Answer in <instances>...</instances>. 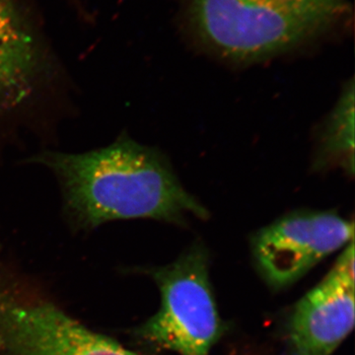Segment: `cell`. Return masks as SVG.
Segmentation results:
<instances>
[{"label":"cell","instance_id":"6da1fadb","mask_svg":"<svg viewBox=\"0 0 355 355\" xmlns=\"http://www.w3.org/2000/svg\"><path fill=\"white\" fill-rule=\"evenodd\" d=\"M32 161L55 175L65 212L79 228L133 218L184 225L209 216L162 153L127 135L88 153L44 151Z\"/></svg>","mask_w":355,"mask_h":355},{"label":"cell","instance_id":"7a4b0ae2","mask_svg":"<svg viewBox=\"0 0 355 355\" xmlns=\"http://www.w3.org/2000/svg\"><path fill=\"white\" fill-rule=\"evenodd\" d=\"M343 0H191L193 31L229 62H263L319 38L347 15Z\"/></svg>","mask_w":355,"mask_h":355},{"label":"cell","instance_id":"3957f363","mask_svg":"<svg viewBox=\"0 0 355 355\" xmlns=\"http://www.w3.org/2000/svg\"><path fill=\"white\" fill-rule=\"evenodd\" d=\"M161 295L155 315L135 330L142 345L180 355H209L223 333L205 248L195 245L153 272Z\"/></svg>","mask_w":355,"mask_h":355},{"label":"cell","instance_id":"277c9868","mask_svg":"<svg viewBox=\"0 0 355 355\" xmlns=\"http://www.w3.org/2000/svg\"><path fill=\"white\" fill-rule=\"evenodd\" d=\"M0 355H139L89 330L0 268Z\"/></svg>","mask_w":355,"mask_h":355},{"label":"cell","instance_id":"5b68a950","mask_svg":"<svg viewBox=\"0 0 355 355\" xmlns=\"http://www.w3.org/2000/svg\"><path fill=\"white\" fill-rule=\"evenodd\" d=\"M354 236V222L334 210L298 209L254 233L252 252L266 284L282 289L347 246Z\"/></svg>","mask_w":355,"mask_h":355},{"label":"cell","instance_id":"8992f818","mask_svg":"<svg viewBox=\"0 0 355 355\" xmlns=\"http://www.w3.org/2000/svg\"><path fill=\"white\" fill-rule=\"evenodd\" d=\"M354 242L314 288L294 306L287 322L291 355H333L354 326Z\"/></svg>","mask_w":355,"mask_h":355},{"label":"cell","instance_id":"52a82bcc","mask_svg":"<svg viewBox=\"0 0 355 355\" xmlns=\"http://www.w3.org/2000/svg\"><path fill=\"white\" fill-rule=\"evenodd\" d=\"M40 73L34 39L12 4L0 0V114L19 108L32 97Z\"/></svg>","mask_w":355,"mask_h":355},{"label":"cell","instance_id":"ba28073f","mask_svg":"<svg viewBox=\"0 0 355 355\" xmlns=\"http://www.w3.org/2000/svg\"><path fill=\"white\" fill-rule=\"evenodd\" d=\"M313 169L327 171L340 168L354 174V80L343 86L333 111L324 120L317 137Z\"/></svg>","mask_w":355,"mask_h":355}]
</instances>
